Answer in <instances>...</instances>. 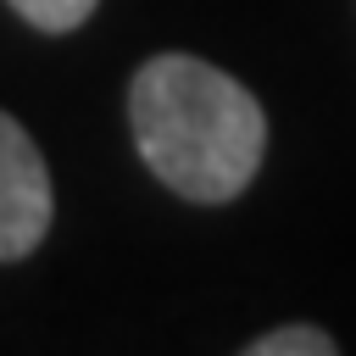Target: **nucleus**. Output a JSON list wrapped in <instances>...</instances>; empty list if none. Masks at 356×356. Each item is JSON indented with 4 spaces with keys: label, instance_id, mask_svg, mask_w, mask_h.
<instances>
[{
    "label": "nucleus",
    "instance_id": "20e7f679",
    "mask_svg": "<svg viewBox=\"0 0 356 356\" xmlns=\"http://www.w3.org/2000/svg\"><path fill=\"white\" fill-rule=\"evenodd\" d=\"M245 350L250 356H334V339L312 323H289V328H273V334L250 339Z\"/></svg>",
    "mask_w": 356,
    "mask_h": 356
},
{
    "label": "nucleus",
    "instance_id": "f257e3e1",
    "mask_svg": "<svg viewBox=\"0 0 356 356\" xmlns=\"http://www.w3.org/2000/svg\"><path fill=\"white\" fill-rule=\"evenodd\" d=\"M128 122L145 167L206 206L250 189L267 150L256 95L200 56H150L128 83Z\"/></svg>",
    "mask_w": 356,
    "mask_h": 356
},
{
    "label": "nucleus",
    "instance_id": "7ed1b4c3",
    "mask_svg": "<svg viewBox=\"0 0 356 356\" xmlns=\"http://www.w3.org/2000/svg\"><path fill=\"white\" fill-rule=\"evenodd\" d=\"M28 28H39V33H72V28H83L89 22V11L100 6V0H6Z\"/></svg>",
    "mask_w": 356,
    "mask_h": 356
},
{
    "label": "nucleus",
    "instance_id": "f03ea898",
    "mask_svg": "<svg viewBox=\"0 0 356 356\" xmlns=\"http://www.w3.org/2000/svg\"><path fill=\"white\" fill-rule=\"evenodd\" d=\"M50 167L28 128L0 111V261H22L50 234Z\"/></svg>",
    "mask_w": 356,
    "mask_h": 356
}]
</instances>
